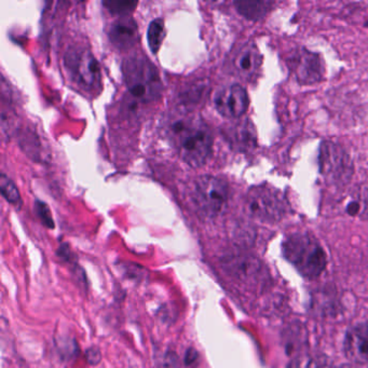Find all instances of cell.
<instances>
[{"label": "cell", "mask_w": 368, "mask_h": 368, "mask_svg": "<svg viewBox=\"0 0 368 368\" xmlns=\"http://www.w3.org/2000/svg\"><path fill=\"white\" fill-rule=\"evenodd\" d=\"M167 137L184 163L190 167H201L211 157L213 135L209 125L200 117L193 115L174 117L167 125Z\"/></svg>", "instance_id": "obj_1"}, {"label": "cell", "mask_w": 368, "mask_h": 368, "mask_svg": "<svg viewBox=\"0 0 368 368\" xmlns=\"http://www.w3.org/2000/svg\"><path fill=\"white\" fill-rule=\"evenodd\" d=\"M283 256L305 278L315 279L326 268L324 248L307 232L288 234L282 243Z\"/></svg>", "instance_id": "obj_2"}, {"label": "cell", "mask_w": 368, "mask_h": 368, "mask_svg": "<svg viewBox=\"0 0 368 368\" xmlns=\"http://www.w3.org/2000/svg\"><path fill=\"white\" fill-rule=\"evenodd\" d=\"M122 74L127 90L139 102H153L163 93V82L157 68L144 56L125 58Z\"/></svg>", "instance_id": "obj_3"}, {"label": "cell", "mask_w": 368, "mask_h": 368, "mask_svg": "<svg viewBox=\"0 0 368 368\" xmlns=\"http://www.w3.org/2000/svg\"><path fill=\"white\" fill-rule=\"evenodd\" d=\"M229 188L225 179L203 175L196 179L193 200L198 211L206 218H215L224 212L228 202Z\"/></svg>", "instance_id": "obj_4"}, {"label": "cell", "mask_w": 368, "mask_h": 368, "mask_svg": "<svg viewBox=\"0 0 368 368\" xmlns=\"http://www.w3.org/2000/svg\"><path fill=\"white\" fill-rule=\"evenodd\" d=\"M246 210L253 217L262 222H274L282 220L290 210L280 190L268 185L253 187L246 196Z\"/></svg>", "instance_id": "obj_5"}, {"label": "cell", "mask_w": 368, "mask_h": 368, "mask_svg": "<svg viewBox=\"0 0 368 368\" xmlns=\"http://www.w3.org/2000/svg\"><path fill=\"white\" fill-rule=\"evenodd\" d=\"M319 165L325 179L334 184L348 183L353 174L349 153L333 141H324L319 147Z\"/></svg>", "instance_id": "obj_6"}, {"label": "cell", "mask_w": 368, "mask_h": 368, "mask_svg": "<svg viewBox=\"0 0 368 368\" xmlns=\"http://www.w3.org/2000/svg\"><path fill=\"white\" fill-rule=\"evenodd\" d=\"M64 62L70 77L79 86L88 91L101 86L100 64L90 50L86 48L68 50Z\"/></svg>", "instance_id": "obj_7"}, {"label": "cell", "mask_w": 368, "mask_h": 368, "mask_svg": "<svg viewBox=\"0 0 368 368\" xmlns=\"http://www.w3.org/2000/svg\"><path fill=\"white\" fill-rule=\"evenodd\" d=\"M287 65L301 84H315L324 78L325 66L319 54L306 48L292 50L287 58Z\"/></svg>", "instance_id": "obj_8"}, {"label": "cell", "mask_w": 368, "mask_h": 368, "mask_svg": "<svg viewBox=\"0 0 368 368\" xmlns=\"http://www.w3.org/2000/svg\"><path fill=\"white\" fill-rule=\"evenodd\" d=\"M220 266L228 276L248 284L266 281L267 271L258 258L248 254H231L220 260Z\"/></svg>", "instance_id": "obj_9"}, {"label": "cell", "mask_w": 368, "mask_h": 368, "mask_svg": "<svg viewBox=\"0 0 368 368\" xmlns=\"http://www.w3.org/2000/svg\"><path fill=\"white\" fill-rule=\"evenodd\" d=\"M214 105L222 117L241 118L250 106V98L243 87L234 84L222 87L214 95Z\"/></svg>", "instance_id": "obj_10"}, {"label": "cell", "mask_w": 368, "mask_h": 368, "mask_svg": "<svg viewBox=\"0 0 368 368\" xmlns=\"http://www.w3.org/2000/svg\"><path fill=\"white\" fill-rule=\"evenodd\" d=\"M234 72L244 80H253L260 74L262 56L254 42H246L239 46L232 56Z\"/></svg>", "instance_id": "obj_11"}, {"label": "cell", "mask_w": 368, "mask_h": 368, "mask_svg": "<svg viewBox=\"0 0 368 368\" xmlns=\"http://www.w3.org/2000/svg\"><path fill=\"white\" fill-rule=\"evenodd\" d=\"M343 345L348 359L357 364H368V325L351 327L345 334Z\"/></svg>", "instance_id": "obj_12"}, {"label": "cell", "mask_w": 368, "mask_h": 368, "mask_svg": "<svg viewBox=\"0 0 368 368\" xmlns=\"http://www.w3.org/2000/svg\"><path fill=\"white\" fill-rule=\"evenodd\" d=\"M108 37L119 50L131 49L139 40V26L132 18L122 15L111 24Z\"/></svg>", "instance_id": "obj_13"}, {"label": "cell", "mask_w": 368, "mask_h": 368, "mask_svg": "<svg viewBox=\"0 0 368 368\" xmlns=\"http://www.w3.org/2000/svg\"><path fill=\"white\" fill-rule=\"evenodd\" d=\"M228 137L232 146L239 151L252 148L256 143V131L250 121L236 123L228 131Z\"/></svg>", "instance_id": "obj_14"}, {"label": "cell", "mask_w": 368, "mask_h": 368, "mask_svg": "<svg viewBox=\"0 0 368 368\" xmlns=\"http://www.w3.org/2000/svg\"><path fill=\"white\" fill-rule=\"evenodd\" d=\"M239 13L248 20H260L266 17L272 8L271 1H236Z\"/></svg>", "instance_id": "obj_15"}, {"label": "cell", "mask_w": 368, "mask_h": 368, "mask_svg": "<svg viewBox=\"0 0 368 368\" xmlns=\"http://www.w3.org/2000/svg\"><path fill=\"white\" fill-rule=\"evenodd\" d=\"M163 39H165V24L161 19L153 20L149 24L148 30H147V40H148V46L153 53H157L159 51Z\"/></svg>", "instance_id": "obj_16"}, {"label": "cell", "mask_w": 368, "mask_h": 368, "mask_svg": "<svg viewBox=\"0 0 368 368\" xmlns=\"http://www.w3.org/2000/svg\"><path fill=\"white\" fill-rule=\"evenodd\" d=\"M0 191H1L3 197L10 203L15 204V205L21 203L19 189L5 174H1V177H0Z\"/></svg>", "instance_id": "obj_17"}, {"label": "cell", "mask_w": 368, "mask_h": 368, "mask_svg": "<svg viewBox=\"0 0 368 368\" xmlns=\"http://www.w3.org/2000/svg\"><path fill=\"white\" fill-rule=\"evenodd\" d=\"M206 84L204 82H198L186 89L185 92L179 95V98L186 104H198L203 99L206 91Z\"/></svg>", "instance_id": "obj_18"}, {"label": "cell", "mask_w": 368, "mask_h": 368, "mask_svg": "<svg viewBox=\"0 0 368 368\" xmlns=\"http://www.w3.org/2000/svg\"><path fill=\"white\" fill-rule=\"evenodd\" d=\"M103 5L111 12V13L119 14V15H127L129 12L132 11L137 6V3L130 1H105Z\"/></svg>", "instance_id": "obj_19"}, {"label": "cell", "mask_w": 368, "mask_h": 368, "mask_svg": "<svg viewBox=\"0 0 368 368\" xmlns=\"http://www.w3.org/2000/svg\"><path fill=\"white\" fill-rule=\"evenodd\" d=\"M286 368H321L313 357L300 355L293 360Z\"/></svg>", "instance_id": "obj_20"}, {"label": "cell", "mask_w": 368, "mask_h": 368, "mask_svg": "<svg viewBox=\"0 0 368 368\" xmlns=\"http://www.w3.org/2000/svg\"><path fill=\"white\" fill-rule=\"evenodd\" d=\"M36 210H37V214L39 215L40 220H42L44 225H46V227L54 228L53 220H52L51 214H50L48 206L42 203V202H37V203H36Z\"/></svg>", "instance_id": "obj_21"}, {"label": "cell", "mask_w": 368, "mask_h": 368, "mask_svg": "<svg viewBox=\"0 0 368 368\" xmlns=\"http://www.w3.org/2000/svg\"><path fill=\"white\" fill-rule=\"evenodd\" d=\"M179 355H176L175 352H167L163 360V368H179Z\"/></svg>", "instance_id": "obj_22"}, {"label": "cell", "mask_w": 368, "mask_h": 368, "mask_svg": "<svg viewBox=\"0 0 368 368\" xmlns=\"http://www.w3.org/2000/svg\"><path fill=\"white\" fill-rule=\"evenodd\" d=\"M86 355L87 361L91 365H96L102 360V355H101V351L98 348H90V349L87 350Z\"/></svg>", "instance_id": "obj_23"}, {"label": "cell", "mask_w": 368, "mask_h": 368, "mask_svg": "<svg viewBox=\"0 0 368 368\" xmlns=\"http://www.w3.org/2000/svg\"><path fill=\"white\" fill-rule=\"evenodd\" d=\"M363 209V205H362L361 202L357 201V200H352L349 203L345 206V212L349 214L350 216H357L359 215Z\"/></svg>", "instance_id": "obj_24"}, {"label": "cell", "mask_w": 368, "mask_h": 368, "mask_svg": "<svg viewBox=\"0 0 368 368\" xmlns=\"http://www.w3.org/2000/svg\"><path fill=\"white\" fill-rule=\"evenodd\" d=\"M198 357H199V355H198V352L196 351L193 348H191V349H188L185 355L186 366L193 365V364L197 361Z\"/></svg>", "instance_id": "obj_25"}]
</instances>
